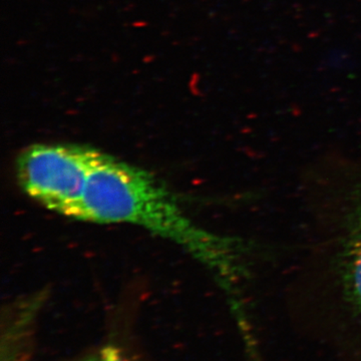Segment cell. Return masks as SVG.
<instances>
[{
  "label": "cell",
  "mask_w": 361,
  "mask_h": 361,
  "mask_svg": "<svg viewBox=\"0 0 361 361\" xmlns=\"http://www.w3.org/2000/svg\"><path fill=\"white\" fill-rule=\"evenodd\" d=\"M84 220L144 228L219 274H229L231 263L223 240L195 224L174 194L153 175L108 154H103L87 183Z\"/></svg>",
  "instance_id": "1"
},
{
  "label": "cell",
  "mask_w": 361,
  "mask_h": 361,
  "mask_svg": "<svg viewBox=\"0 0 361 361\" xmlns=\"http://www.w3.org/2000/svg\"><path fill=\"white\" fill-rule=\"evenodd\" d=\"M80 361H132L129 356L114 344L102 346L85 356Z\"/></svg>",
  "instance_id": "5"
},
{
  "label": "cell",
  "mask_w": 361,
  "mask_h": 361,
  "mask_svg": "<svg viewBox=\"0 0 361 361\" xmlns=\"http://www.w3.org/2000/svg\"><path fill=\"white\" fill-rule=\"evenodd\" d=\"M103 154L85 145H32L16 159V179L47 210L84 220L85 190Z\"/></svg>",
  "instance_id": "2"
},
{
  "label": "cell",
  "mask_w": 361,
  "mask_h": 361,
  "mask_svg": "<svg viewBox=\"0 0 361 361\" xmlns=\"http://www.w3.org/2000/svg\"><path fill=\"white\" fill-rule=\"evenodd\" d=\"M349 274H350V285L351 289L353 290V297H355V302L361 308V226L358 229L357 237H356L353 246V252H351Z\"/></svg>",
  "instance_id": "4"
},
{
  "label": "cell",
  "mask_w": 361,
  "mask_h": 361,
  "mask_svg": "<svg viewBox=\"0 0 361 361\" xmlns=\"http://www.w3.org/2000/svg\"><path fill=\"white\" fill-rule=\"evenodd\" d=\"M32 312L23 313L8 323L2 334L0 361H28Z\"/></svg>",
  "instance_id": "3"
}]
</instances>
